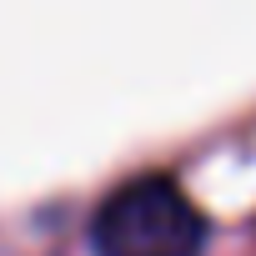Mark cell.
Listing matches in <instances>:
<instances>
[{
    "label": "cell",
    "instance_id": "cell-1",
    "mask_svg": "<svg viewBox=\"0 0 256 256\" xmlns=\"http://www.w3.org/2000/svg\"><path fill=\"white\" fill-rule=\"evenodd\" d=\"M90 241L96 256H201L206 221L176 181L141 176L96 211Z\"/></svg>",
    "mask_w": 256,
    "mask_h": 256
}]
</instances>
